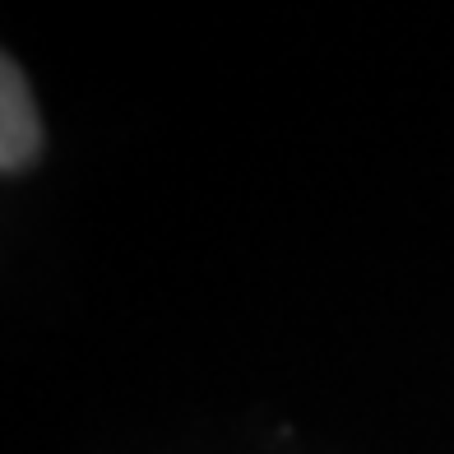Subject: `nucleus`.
<instances>
[{
	"instance_id": "1",
	"label": "nucleus",
	"mask_w": 454,
	"mask_h": 454,
	"mask_svg": "<svg viewBox=\"0 0 454 454\" xmlns=\"http://www.w3.org/2000/svg\"><path fill=\"white\" fill-rule=\"evenodd\" d=\"M37 149H43V116L33 107L19 60L5 56V66H0V172L19 176L24 168H33Z\"/></svg>"
}]
</instances>
